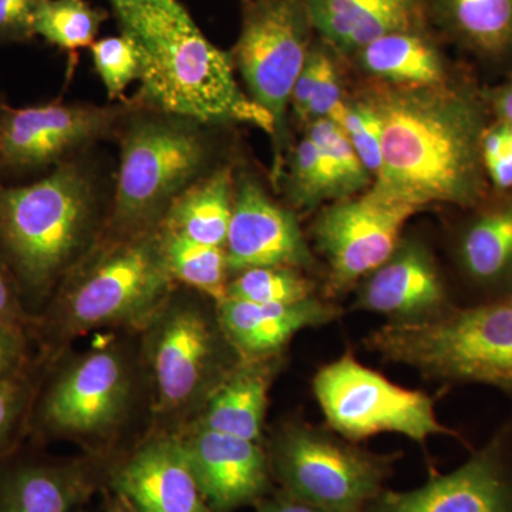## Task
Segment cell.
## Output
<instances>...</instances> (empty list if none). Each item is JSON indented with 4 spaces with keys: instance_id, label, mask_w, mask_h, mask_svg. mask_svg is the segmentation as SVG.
<instances>
[{
    "instance_id": "6da1fadb",
    "label": "cell",
    "mask_w": 512,
    "mask_h": 512,
    "mask_svg": "<svg viewBox=\"0 0 512 512\" xmlns=\"http://www.w3.org/2000/svg\"><path fill=\"white\" fill-rule=\"evenodd\" d=\"M382 127L383 165L373 190L421 210L470 207L484 197L485 107L446 84L410 89L379 83L365 97Z\"/></svg>"
},
{
    "instance_id": "7a4b0ae2",
    "label": "cell",
    "mask_w": 512,
    "mask_h": 512,
    "mask_svg": "<svg viewBox=\"0 0 512 512\" xmlns=\"http://www.w3.org/2000/svg\"><path fill=\"white\" fill-rule=\"evenodd\" d=\"M114 175L93 150L32 183L0 181V252L22 295L43 298L99 245Z\"/></svg>"
},
{
    "instance_id": "3957f363",
    "label": "cell",
    "mask_w": 512,
    "mask_h": 512,
    "mask_svg": "<svg viewBox=\"0 0 512 512\" xmlns=\"http://www.w3.org/2000/svg\"><path fill=\"white\" fill-rule=\"evenodd\" d=\"M120 33L143 53L138 104L215 127L247 124L275 138L271 114L241 89L231 52L207 39L184 6L107 0Z\"/></svg>"
},
{
    "instance_id": "277c9868",
    "label": "cell",
    "mask_w": 512,
    "mask_h": 512,
    "mask_svg": "<svg viewBox=\"0 0 512 512\" xmlns=\"http://www.w3.org/2000/svg\"><path fill=\"white\" fill-rule=\"evenodd\" d=\"M117 130L119 161L104 238L130 237L160 227L171 205L220 168L218 131L187 117L126 100Z\"/></svg>"
},
{
    "instance_id": "5b68a950",
    "label": "cell",
    "mask_w": 512,
    "mask_h": 512,
    "mask_svg": "<svg viewBox=\"0 0 512 512\" xmlns=\"http://www.w3.org/2000/svg\"><path fill=\"white\" fill-rule=\"evenodd\" d=\"M366 345L426 376L485 384L512 400V293L423 320L387 323L370 333Z\"/></svg>"
},
{
    "instance_id": "8992f818",
    "label": "cell",
    "mask_w": 512,
    "mask_h": 512,
    "mask_svg": "<svg viewBox=\"0 0 512 512\" xmlns=\"http://www.w3.org/2000/svg\"><path fill=\"white\" fill-rule=\"evenodd\" d=\"M174 285L160 229L103 237L59 286L60 316L72 332L146 322L170 299Z\"/></svg>"
},
{
    "instance_id": "52a82bcc",
    "label": "cell",
    "mask_w": 512,
    "mask_h": 512,
    "mask_svg": "<svg viewBox=\"0 0 512 512\" xmlns=\"http://www.w3.org/2000/svg\"><path fill=\"white\" fill-rule=\"evenodd\" d=\"M306 423H289L272 446L284 493L323 512H367L392 476L397 454H376Z\"/></svg>"
},
{
    "instance_id": "ba28073f",
    "label": "cell",
    "mask_w": 512,
    "mask_h": 512,
    "mask_svg": "<svg viewBox=\"0 0 512 512\" xmlns=\"http://www.w3.org/2000/svg\"><path fill=\"white\" fill-rule=\"evenodd\" d=\"M313 392L330 429L349 441L380 433L403 434L420 444L431 436H458L440 423L433 397L397 386L352 353L320 367Z\"/></svg>"
},
{
    "instance_id": "9c48e42d",
    "label": "cell",
    "mask_w": 512,
    "mask_h": 512,
    "mask_svg": "<svg viewBox=\"0 0 512 512\" xmlns=\"http://www.w3.org/2000/svg\"><path fill=\"white\" fill-rule=\"evenodd\" d=\"M242 6L232 60L249 97L274 119L278 148L293 87L311 52V13L306 0H249Z\"/></svg>"
},
{
    "instance_id": "30bf717a",
    "label": "cell",
    "mask_w": 512,
    "mask_h": 512,
    "mask_svg": "<svg viewBox=\"0 0 512 512\" xmlns=\"http://www.w3.org/2000/svg\"><path fill=\"white\" fill-rule=\"evenodd\" d=\"M126 100L106 106L49 103L12 107L0 103V174L49 173L116 138Z\"/></svg>"
},
{
    "instance_id": "8fae6325",
    "label": "cell",
    "mask_w": 512,
    "mask_h": 512,
    "mask_svg": "<svg viewBox=\"0 0 512 512\" xmlns=\"http://www.w3.org/2000/svg\"><path fill=\"white\" fill-rule=\"evenodd\" d=\"M417 211L373 188L323 210L313 235L328 261L329 295L349 291L383 265L399 247L404 224Z\"/></svg>"
},
{
    "instance_id": "7c38bea8",
    "label": "cell",
    "mask_w": 512,
    "mask_h": 512,
    "mask_svg": "<svg viewBox=\"0 0 512 512\" xmlns=\"http://www.w3.org/2000/svg\"><path fill=\"white\" fill-rule=\"evenodd\" d=\"M147 342L161 407L180 410L197 402L217 366V333L210 316L190 299L171 295L151 319Z\"/></svg>"
},
{
    "instance_id": "4fadbf2b",
    "label": "cell",
    "mask_w": 512,
    "mask_h": 512,
    "mask_svg": "<svg viewBox=\"0 0 512 512\" xmlns=\"http://www.w3.org/2000/svg\"><path fill=\"white\" fill-rule=\"evenodd\" d=\"M367 512H512V419L457 470L406 493L383 490Z\"/></svg>"
},
{
    "instance_id": "5bb4252c",
    "label": "cell",
    "mask_w": 512,
    "mask_h": 512,
    "mask_svg": "<svg viewBox=\"0 0 512 512\" xmlns=\"http://www.w3.org/2000/svg\"><path fill=\"white\" fill-rule=\"evenodd\" d=\"M131 377L123 357L99 350L64 370L40 407V421L53 433L93 436L116 426L127 410Z\"/></svg>"
},
{
    "instance_id": "9a60e30c",
    "label": "cell",
    "mask_w": 512,
    "mask_h": 512,
    "mask_svg": "<svg viewBox=\"0 0 512 512\" xmlns=\"http://www.w3.org/2000/svg\"><path fill=\"white\" fill-rule=\"evenodd\" d=\"M225 254L229 272L235 274L259 266L305 269L313 265L295 215L276 204L249 175H242L235 183Z\"/></svg>"
},
{
    "instance_id": "2e32d148",
    "label": "cell",
    "mask_w": 512,
    "mask_h": 512,
    "mask_svg": "<svg viewBox=\"0 0 512 512\" xmlns=\"http://www.w3.org/2000/svg\"><path fill=\"white\" fill-rule=\"evenodd\" d=\"M195 481L214 512L256 504L269 490L271 463L258 441L197 426L178 437Z\"/></svg>"
},
{
    "instance_id": "e0dca14e",
    "label": "cell",
    "mask_w": 512,
    "mask_h": 512,
    "mask_svg": "<svg viewBox=\"0 0 512 512\" xmlns=\"http://www.w3.org/2000/svg\"><path fill=\"white\" fill-rule=\"evenodd\" d=\"M356 308L414 322L446 311L447 292L433 256L420 242L404 241L357 292Z\"/></svg>"
},
{
    "instance_id": "ac0fdd59",
    "label": "cell",
    "mask_w": 512,
    "mask_h": 512,
    "mask_svg": "<svg viewBox=\"0 0 512 512\" xmlns=\"http://www.w3.org/2000/svg\"><path fill=\"white\" fill-rule=\"evenodd\" d=\"M136 512H214L202 495L178 437L147 441L113 477Z\"/></svg>"
},
{
    "instance_id": "d6986e66",
    "label": "cell",
    "mask_w": 512,
    "mask_h": 512,
    "mask_svg": "<svg viewBox=\"0 0 512 512\" xmlns=\"http://www.w3.org/2000/svg\"><path fill=\"white\" fill-rule=\"evenodd\" d=\"M218 322L242 360L269 359L303 329L326 325L339 309L320 299L296 303H252L227 298L218 303Z\"/></svg>"
},
{
    "instance_id": "ffe728a7",
    "label": "cell",
    "mask_w": 512,
    "mask_h": 512,
    "mask_svg": "<svg viewBox=\"0 0 512 512\" xmlns=\"http://www.w3.org/2000/svg\"><path fill=\"white\" fill-rule=\"evenodd\" d=\"M313 29L340 52L356 53L392 33L426 30L427 0H306Z\"/></svg>"
},
{
    "instance_id": "44dd1931",
    "label": "cell",
    "mask_w": 512,
    "mask_h": 512,
    "mask_svg": "<svg viewBox=\"0 0 512 512\" xmlns=\"http://www.w3.org/2000/svg\"><path fill=\"white\" fill-rule=\"evenodd\" d=\"M271 359L242 360L241 366L222 377L208 394L197 426L258 441L275 373Z\"/></svg>"
},
{
    "instance_id": "7402d4cb",
    "label": "cell",
    "mask_w": 512,
    "mask_h": 512,
    "mask_svg": "<svg viewBox=\"0 0 512 512\" xmlns=\"http://www.w3.org/2000/svg\"><path fill=\"white\" fill-rule=\"evenodd\" d=\"M355 55L363 72L380 83L410 89L448 84L446 59L426 30L380 37Z\"/></svg>"
},
{
    "instance_id": "603a6c76",
    "label": "cell",
    "mask_w": 512,
    "mask_h": 512,
    "mask_svg": "<svg viewBox=\"0 0 512 512\" xmlns=\"http://www.w3.org/2000/svg\"><path fill=\"white\" fill-rule=\"evenodd\" d=\"M234 167L221 165L174 201L160 229L190 241L225 248L235 202Z\"/></svg>"
},
{
    "instance_id": "cb8c5ba5",
    "label": "cell",
    "mask_w": 512,
    "mask_h": 512,
    "mask_svg": "<svg viewBox=\"0 0 512 512\" xmlns=\"http://www.w3.org/2000/svg\"><path fill=\"white\" fill-rule=\"evenodd\" d=\"M461 46L483 59L512 57V0H427Z\"/></svg>"
},
{
    "instance_id": "d4e9b609",
    "label": "cell",
    "mask_w": 512,
    "mask_h": 512,
    "mask_svg": "<svg viewBox=\"0 0 512 512\" xmlns=\"http://www.w3.org/2000/svg\"><path fill=\"white\" fill-rule=\"evenodd\" d=\"M458 258L477 285H500L512 279V201L495 205L468 225Z\"/></svg>"
},
{
    "instance_id": "484cf974",
    "label": "cell",
    "mask_w": 512,
    "mask_h": 512,
    "mask_svg": "<svg viewBox=\"0 0 512 512\" xmlns=\"http://www.w3.org/2000/svg\"><path fill=\"white\" fill-rule=\"evenodd\" d=\"M80 485L69 471L22 466L0 477V512H74Z\"/></svg>"
},
{
    "instance_id": "4316f807",
    "label": "cell",
    "mask_w": 512,
    "mask_h": 512,
    "mask_svg": "<svg viewBox=\"0 0 512 512\" xmlns=\"http://www.w3.org/2000/svg\"><path fill=\"white\" fill-rule=\"evenodd\" d=\"M160 232L165 262L175 284L195 289L217 305L227 299L229 269L225 248L198 244L163 229Z\"/></svg>"
},
{
    "instance_id": "83f0119b",
    "label": "cell",
    "mask_w": 512,
    "mask_h": 512,
    "mask_svg": "<svg viewBox=\"0 0 512 512\" xmlns=\"http://www.w3.org/2000/svg\"><path fill=\"white\" fill-rule=\"evenodd\" d=\"M109 12L89 0H45L37 12L35 32L64 52L92 47Z\"/></svg>"
},
{
    "instance_id": "f1b7e54d",
    "label": "cell",
    "mask_w": 512,
    "mask_h": 512,
    "mask_svg": "<svg viewBox=\"0 0 512 512\" xmlns=\"http://www.w3.org/2000/svg\"><path fill=\"white\" fill-rule=\"evenodd\" d=\"M292 97L296 107L308 111V124L330 119L343 126L348 103L343 100L338 66L328 50L312 45Z\"/></svg>"
},
{
    "instance_id": "f546056e",
    "label": "cell",
    "mask_w": 512,
    "mask_h": 512,
    "mask_svg": "<svg viewBox=\"0 0 512 512\" xmlns=\"http://www.w3.org/2000/svg\"><path fill=\"white\" fill-rule=\"evenodd\" d=\"M308 136L318 147L323 171L332 187L333 200H345L369 184V171L357 156L348 134L330 119L308 124Z\"/></svg>"
},
{
    "instance_id": "4dcf8cb0",
    "label": "cell",
    "mask_w": 512,
    "mask_h": 512,
    "mask_svg": "<svg viewBox=\"0 0 512 512\" xmlns=\"http://www.w3.org/2000/svg\"><path fill=\"white\" fill-rule=\"evenodd\" d=\"M315 285L291 266H259L238 272L228 284L227 298L252 303H296L313 298Z\"/></svg>"
},
{
    "instance_id": "1f68e13d",
    "label": "cell",
    "mask_w": 512,
    "mask_h": 512,
    "mask_svg": "<svg viewBox=\"0 0 512 512\" xmlns=\"http://www.w3.org/2000/svg\"><path fill=\"white\" fill-rule=\"evenodd\" d=\"M90 52L110 103L123 101L128 87L138 82L143 73V53L136 40L126 33L103 37L93 43Z\"/></svg>"
},
{
    "instance_id": "d6a6232c",
    "label": "cell",
    "mask_w": 512,
    "mask_h": 512,
    "mask_svg": "<svg viewBox=\"0 0 512 512\" xmlns=\"http://www.w3.org/2000/svg\"><path fill=\"white\" fill-rule=\"evenodd\" d=\"M288 180L289 195L299 207H313L319 202L333 200L332 187L323 171L318 147L308 134L293 150Z\"/></svg>"
},
{
    "instance_id": "836d02e7",
    "label": "cell",
    "mask_w": 512,
    "mask_h": 512,
    "mask_svg": "<svg viewBox=\"0 0 512 512\" xmlns=\"http://www.w3.org/2000/svg\"><path fill=\"white\" fill-rule=\"evenodd\" d=\"M343 130L369 174L377 177L382 171V127L375 110L365 99L348 103Z\"/></svg>"
},
{
    "instance_id": "e575fe53",
    "label": "cell",
    "mask_w": 512,
    "mask_h": 512,
    "mask_svg": "<svg viewBox=\"0 0 512 512\" xmlns=\"http://www.w3.org/2000/svg\"><path fill=\"white\" fill-rule=\"evenodd\" d=\"M483 163L485 174L498 190L512 188V128L497 121L485 128L483 136Z\"/></svg>"
},
{
    "instance_id": "d590c367",
    "label": "cell",
    "mask_w": 512,
    "mask_h": 512,
    "mask_svg": "<svg viewBox=\"0 0 512 512\" xmlns=\"http://www.w3.org/2000/svg\"><path fill=\"white\" fill-rule=\"evenodd\" d=\"M45 0H0V45L35 39L37 12Z\"/></svg>"
},
{
    "instance_id": "8d00e7d4",
    "label": "cell",
    "mask_w": 512,
    "mask_h": 512,
    "mask_svg": "<svg viewBox=\"0 0 512 512\" xmlns=\"http://www.w3.org/2000/svg\"><path fill=\"white\" fill-rule=\"evenodd\" d=\"M28 402L22 376L0 377V454L8 447Z\"/></svg>"
},
{
    "instance_id": "74e56055",
    "label": "cell",
    "mask_w": 512,
    "mask_h": 512,
    "mask_svg": "<svg viewBox=\"0 0 512 512\" xmlns=\"http://www.w3.org/2000/svg\"><path fill=\"white\" fill-rule=\"evenodd\" d=\"M0 323L22 335H26V329L30 323L28 312L23 308L22 291L2 252H0Z\"/></svg>"
},
{
    "instance_id": "f35d334b",
    "label": "cell",
    "mask_w": 512,
    "mask_h": 512,
    "mask_svg": "<svg viewBox=\"0 0 512 512\" xmlns=\"http://www.w3.org/2000/svg\"><path fill=\"white\" fill-rule=\"evenodd\" d=\"M25 363V335L0 323V377L22 376Z\"/></svg>"
},
{
    "instance_id": "ab89813d",
    "label": "cell",
    "mask_w": 512,
    "mask_h": 512,
    "mask_svg": "<svg viewBox=\"0 0 512 512\" xmlns=\"http://www.w3.org/2000/svg\"><path fill=\"white\" fill-rule=\"evenodd\" d=\"M256 505V512H323L312 505L295 500L285 493L272 498H262Z\"/></svg>"
},
{
    "instance_id": "60d3db41",
    "label": "cell",
    "mask_w": 512,
    "mask_h": 512,
    "mask_svg": "<svg viewBox=\"0 0 512 512\" xmlns=\"http://www.w3.org/2000/svg\"><path fill=\"white\" fill-rule=\"evenodd\" d=\"M487 101L497 121L512 127V80L493 90Z\"/></svg>"
},
{
    "instance_id": "b9f144b4",
    "label": "cell",
    "mask_w": 512,
    "mask_h": 512,
    "mask_svg": "<svg viewBox=\"0 0 512 512\" xmlns=\"http://www.w3.org/2000/svg\"><path fill=\"white\" fill-rule=\"evenodd\" d=\"M106 512H136L133 510L130 504L127 503L124 498H121L120 495H117V498H114L113 501L107 507Z\"/></svg>"
},
{
    "instance_id": "7bdbcfd3",
    "label": "cell",
    "mask_w": 512,
    "mask_h": 512,
    "mask_svg": "<svg viewBox=\"0 0 512 512\" xmlns=\"http://www.w3.org/2000/svg\"><path fill=\"white\" fill-rule=\"evenodd\" d=\"M151 2L158 3V5L168 9H178L183 6L178 0H151Z\"/></svg>"
},
{
    "instance_id": "ee69618b",
    "label": "cell",
    "mask_w": 512,
    "mask_h": 512,
    "mask_svg": "<svg viewBox=\"0 0 512 512\" xmlns=\"http://www.w3.org/2000/svg\"><path fill=\"white\" fill-rule=\"evenodd\" d=\"M242 3H247L249 0H241Z\"/></svg>"
},
{
    "instance_id": "f6af8a7d",
    "label": "cell",
    "mask_w": 512,
    "mask_h": 512,
    "mask_svg": "<svg viewBox=\"0 0 512 512\" xmlns=\"http://www.w3.org/2000/svg\"><path fill=\"white\" fill-rule=\"evenodd\" d=\"M0 103H2V101H0Z\"/></svg>"
}]
</instances>
